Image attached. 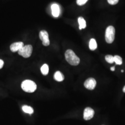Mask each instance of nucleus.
Instances as JSON below:
<instances>
[{
    "label": "nucleus",
    "instance_id": "obj_1",
    "mask_svg": "<svg viewBox=\"0 0 125 125\" xmlns=\"http://www.w3.org/2000/svg\"><path fill=\"white\" fill-rule=\"evenodd\" d=\"M65 57L69 63L73 66L77 65L80 62L79 58L72 50H68L65 53Z\"/></svg>",
    "mask_w": 125,
    "mask_h": 125
},
{
    "label": "nucleus",
    "instance_id": "obj_2",
    "mask_svg": "<svg viewBox=\"0 0 125 125\" xmlns=\"http://www.w3.org/2000/svg\"><path fill=\"white\" fill-rule=\"evenodd\" d=\"M21 88L26 92L32 93L36 90L37 85L34 82L29 80H26L24 81L22 83Z\"/></svg>",
    "mask_w": 125,
    "mask_h": 125
},
{
    "label": "nucleus",
    "instance_id": "obj_3",
    "mask_svg": "<svg viewBox=\"0 0 125 125\" xmlns=\"http://www.w3.org/2000/svg\"><path fill=\"white\" fill-rule=\"evenodd\" d=\"M115 29L114 27L110 26L107 27L105 33V40L108 44H111L115 40Z\"/></svg>",
    "mask_w": 125,
    "mask_h": 125
},
{
    "label": "nucleus",
    "instance_id": "obj_4",
    "mask_svg": "<svg viewBox=\"0 0 125 125\" xmlns=\"http://www.w3.org/2000/svg\"><path fill=\"white\" fill-rule=\"evenodd\" d=\"M32 52V47L31 45H24L18 51V53L25 58H28L31 55Z\"/></svg>",
    "mask_w": 125,
    "mask_h": 125
},
{
    "label": "nucleus",
    "instance_id": "obj_5",
    "mask_svg": "<svg viewBox=\"0 0 125 125\" xmlns=\"http://www.w3.org/2000/svg\"><path fill=\"white\" fill-rule=\"evenodd\" d=\"M40 38L42 41V44L44 46H47L50 45V40L49 35L47 31L45 30H42L40 32Z\"/></svg>",
    "mask_w": 125,
    "mask_h": 125
},
{
    "label": "nucleus",
    "instance_id": "obj_6",
    "mask_svg": "<svg viewBox=\"0 0 125 125\" xmlns=\"http://www.w3.org/2000/svg\"><path fill=\"white\" fill-rule=\"evenodd\" d=\"M96 85V82L93 78H89L85 81L84 85L85 88L89 90L94 89Z\"/></svg>",
    "mask_w": 125,
    "mask_h": 125
},
{
    "label": "nucleus",
    "instance_id": "obj_7",
    "mask_svg": "<svg viewBox=\"0 0 125 125\" xmlns=\"http://www.w3.org/2000/svg\"><path fill=\"white\" fill-rule=\"evenodd\" d=\"M94 111L90 107H86L84 110L83 118L86 121H88L91 119L94 115Z\"/></svg>",
    "mask_w": 125,
    "mask_h": 125
},
{
    "label": "nucleus",
    "instance_id": "obj_8",
    "mask_svg": "<svg viewBox=\"0 0 125 125\" xmlns=\"http://www.w3.org/2000/svg\"><path fill=\"white\" fill-rule=\"evenodd\" d=\"M23 46L24 43L22 42H15L10 45V50L12 52H18Z\"/></svg>",
    "mask_w": 125,
    "mask_h": 125
},
{
    "label": "nucleus",
    "instance_id": "obj_9",
    "mask_svg": "<svg viewBox=\"0 0 125 125\" xmlns=\"http://www.w3.org/2000/svg\"><path fill=\"white\" fill-rule=\"evenodd\" d=\"M52 13L54 17H58L60 13V9L59 6L57 4H53L51 6Z\"/></svg>",
    "mask_w": 125,
    "mask_h": 125
},
{
    "label": "nucleus",
    "instance_id": "obj_10",
    "mask_svg": "<svg viewBox=\"0 0 125 125\" xmlns=\"http://www.w3.org/2000/svg\"><path fill=\"white\" fill-rule=\"evenodd\" d=\"M54 78L55 80L58 82H62L64 79V76L63 75L62 73L59 71H57L55 72L54 75Z\"/></svg>",
    "mask_w": 125,
    "mask_h": 125
},
{
    "label": "nucleus",
    "instance_id": "obj_11",
    "mask_svg": "<svg viewBox=\"0 0 125 125\" xmlns=\"http://www.w3.org/2000/svg\"><path fill=\"white\" fill-rule=\"evenodd\" d=\"M78 21L79 25V29L82 30V29H84L86 27V23L84 18L80 17L78 19Z\"/></svg>",
    "mask_w": 125,
    "mask_h": 125
},
{
    "label": "nucleus",
    "instance_id": "obj_12",
    "mask_svg": "<svg viewBox=\"0 0 125 125\" xmlns=\"http://www.w3.org/2000/svg\"><path fill=\"white\" fill-rule=\"evenodd\" d=\"M89 47V49L92 51H94L97 48V43L96 40H95L94 39H91L90 40Z\"/></svg>",
    "mask_w": 125,
    "mask_h": 125
},
{
    "label": "nucleus",
    "instance_id": "obj_13",
    "mask_svg": "<svg viewBox=\"0 0 125 125\" xmlns=\"http://www.w3.org/2000/svg\"><path fill=\"white\" fill-rule=\"evenodd\" d=\"M23 111L26 113L31 115L33 113V109L32 107L27 105H24L22 107Z\"/></svg>",
    "mask_w": 125,
    "mask_h": 125
},
{
    "label": "nucleus",
    "instance_id": "obj_14",
    "mask_svg": "<svg viewBox=\"0 0 125 125\" xmlns=\"http://www.w3.org/2000/svg\"><path fill=\"white\" fill-rule=\"evenodd\" d=\"M41 72L44 75H47L49 72V67L47 64H44L41 68Z\"/></svg>",
    "mask_w": 125,
    "mask_h": 125
},
{
    "label": "nucleus",
    "instance_id": "obj_15",
    "mask_svg": "<svg viewBox=\"0 0 125 125\" xmlns=\"http://www.w3.org/2000/svg\"><path fill=\"white\" fill-rule=\"evenodd\" d=\"M114 62L116 64L121 65L122 63V59L120 56L118 55H115L114 57Z\"/></svg>",
    "mask_w": 125,
    "mask_h": 125
},
{
    "label": "nucleus",
    "instance_id": "obj_16",
    "mask_svg": "<svg viewBox=\"0 0 125 125\" xmlns=\"http://www.w3.org/2000/svg\"><path fill=\"white\" fill-rule=\"evenodd\" d=\"M105 59L106 61L108 63H112L114 62V57L112 55H107L105 57Z\"/></svg>",
    "mask_w": 125,
    "mask_h": 125
},
{
    "label": "nucleus",
    "instance_id": "obj_17",
    "mask_svg": "<svg viewBox=\"0 0 125 125\" xmlns=\"http://www.w3.org/2000/svg\"><path fill=\"white\" fill-rule=\"evenodd\" d=\"M88 0H76L77 4L79 6H83L85 4Z\"/></svg>",
    "mask_w": 125,
    "mask_h": 125
},
{
    "label": "nucleus",
    "instance_id": "obj_18",
    "mask_svg": "<svg viewBox=\"0 0 125 125\" xmlns=\"http://www.w3.org/2000/svg\"><path fill=\"white\" fill-rule=\"evenodd\" d=\"M107 1L109 4L115 5L118 3L119 0H107Z\"/></svg>",
    "mask_w": 125,
    "mask_h": 125
},
{
    "label": "nucleus",
    "instance_id": "obj_19",
    "mask_svg": "<svg viewBox=\"0 0 125 125\" xmlns=\"http://www.w3.org/2000/svg\"><path fill=\"white\" fill-rule=\"evenodd\" d=\"M3 64H4L3 61L1 60V59H0V69L2 68L3 66Z\"/></svg>",
    "mask_w": 125,
    "mask_h": 125
},
{
    "label": "nucleus",
    "instance_id": "obj_20",
    "mask_svg": "<svg viewBox=\"0 0 125 125\" xmlns=\"http://www.w3.org/2000/svg\"><path fill=\"white\" fill-rule=\"evenodd\" d=\"M111 70L112 71H114L115 70V67H112L111 68Z\"/></svg>",
    "mask_w": 125,
    "mask_h": 125
},
{
    "label": "nucleus",
    "instance_id": "obj_21",
    "mask_svg": "<svg viewBox=\"0 0 125 125\" xmlns=\"http://www.w3.org/2000/svg\"><path fill=\"white\" fill-rule=\"evenodd\" d=\"M123 91L125 93V86H124V87L123 88Z\"/></svg>",
    "mask_w": 125,
    "mask_h": 125
},
{
    "label": "nucleus",
    "instance_id": "obj_22",
    "mask_svg": "<svg viewBox=\"0 0 125 125\" xmlns=\"http://www.w3.org/2000/svg\"><path fill=\"white\" fill-rule=\"evenodd\" d=\"M124 72V70H122L121 71V72Z\"/></svg>",
    "mask_w": 125,
    "mask_h": 125
}]
</instances>
